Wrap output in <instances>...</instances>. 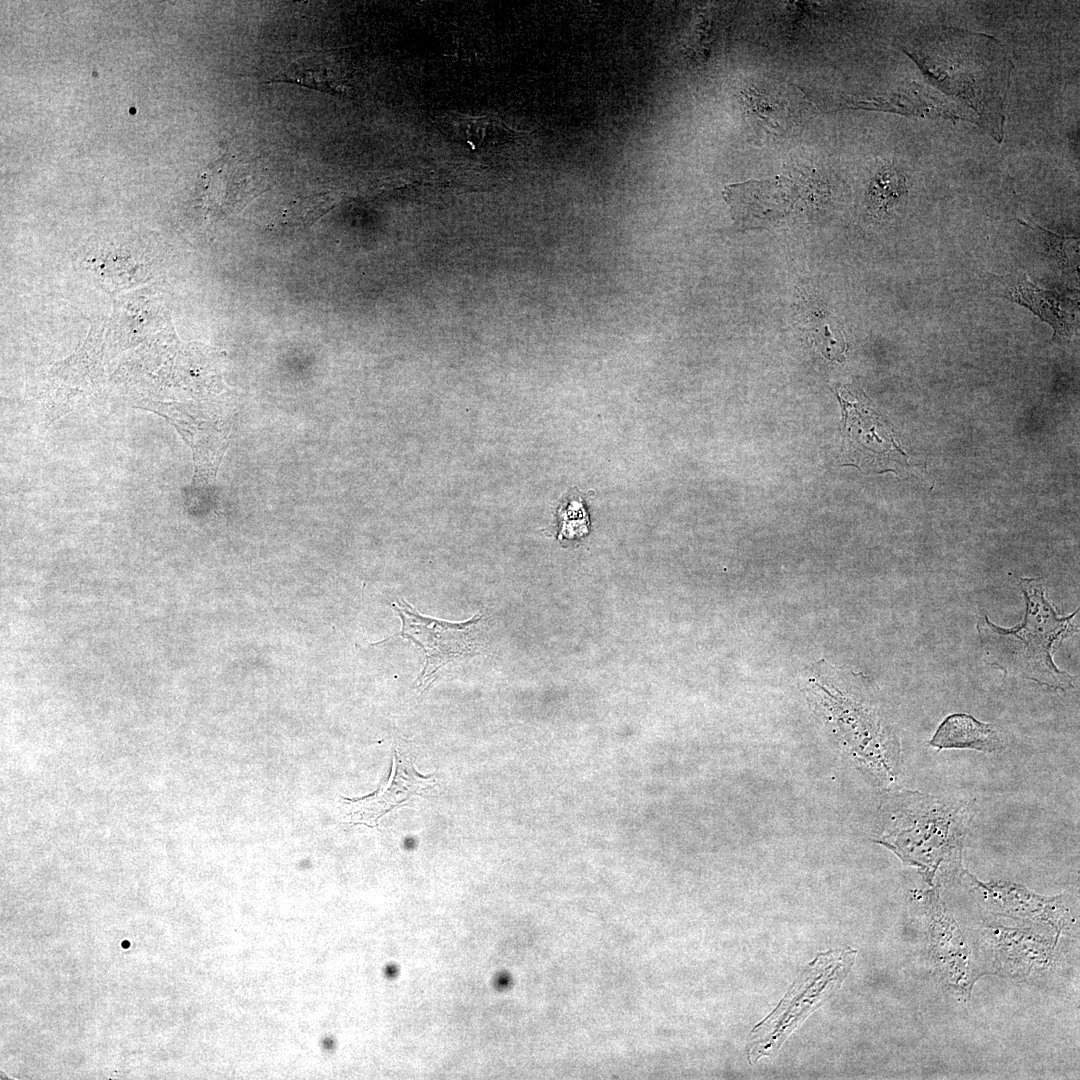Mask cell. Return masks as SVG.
I'll return each instance as SVG.
<instances>
[{
	"label": "cell",
	"instance_id": "cell-1",
	"mask_svg": "<svg viewBox=\"0 0 1080 1080\" xmlns=\"http://www.w3.org/2000/svg\"><path fill=\"white\" fill-rule=\"evenodd\" d=\"M877 843L932 878L961 857L972 810L968 802L918 790H897L884 801Z\"/></svg>",
	"mask_w": 1080,
	"mask_h": 1080
},
{
	"label": "cell",
	"instance_id": "cell-2",
	"mask_svg": "<svg viewBox=\"0 0 1080 1080\" xmlns=\"http://www.w3.org/2000/svg\"><path fill=\"white\" fill-rule=\"evenodd\" d=\"M1026 610L1020 624L1007 629L994 625L985 615L978 624L986 662L1005 675L1021 676L1059 691L1074 686L1075 678L1061 671L1052 659L1053 648L1075 631L1078 611L1060 617L1046 598L1040 578H1021Z\"/></svg>",
	"mask_w": 1080,
	"mask_h": 1080
},
{
	"label": "cell",
	"instance_id": "cell-3",
	"mask_svg": "<svg viewBox=\"0 0 1080 1080\" xmlns=\"http://www.w3.org/2000/svg\"><path fill=\"white\" fill-rule=\"evenodd\" d=\"M827 701L831 721L852 757L881 781L895 782L900 773V743L878 712L843 695Z\"/></svg>",
	"mask_w": 1080,
	"mask_h": 1080
},
{
	"label": "cell",
	"instance_id": "cell-4",
	"mask_svg": "<svg viewBox=\"0 0 1080 1080\" xmlns=\"http://www.w3.org/2000/svg\"><path fill=\"white\" fill-rule=\"evenodd\" d=\"M392 607L401 619V631L372 645L396 636L416 644L424 653V665L416 679L419 688H428L438 677L439 670L448 663L478 653L482 615L476 614L462 622H448L421 615L405 601H397Z\"/></svg>",
	"mask_w": 1080,
	"mask_h": 1080
},
{
	"label": "cell",
	"instance_id": "cell-5",
	"mask_svg": "<svg viewBox=\"0 0 1080 1080\" xmlns=\"http://www.w3.org/2000/svg\"><path fill=\"white\" fill-rule=\"evenodd\" d=\"M138 406L165 418L191 447L195 463L194 486L211 484L228 444L230 425L223 413L208 403L144 400Z\"/></svg>",
	"mask_w": 1080,
	"mask_h": 1080
},
{
	"label": "cell",
	"instance_id": "cell-6",
	"mask_svg": "<svg viewBox=\"0 0 1080 1080\" xmlns=\"http://www.w3.org/2000/svg\"><path fill=\"white\" fill-rule=\"evenodd\" d=\"M432 787L431 776L425 777L398 753L394 755L389 779L371 795L342 798L343 817L351 824L376 826L382 816L407 803Z\"/></svg>",
	"mask_w": 1080,
	"mask_h": 1080
},
{
	"label": "cell",
	"instance_id": "cell-7",
	"mask_svg": "<svg viewBox=\"0 0 1080 1080\" xmlns=\"http://www.w3.org/2000/svg\"><path fill=\"white\" fill-rule=\"evenodd\" d=\"M1005 296L1028 307L1054 329L1053 339L1069 338L1074 328L1077 303L1065 294L1041 289L1032 284L1024 273L1001 276Z\"/></svg>",
	"mask_w": 1080,
	"mask_h": 1080
},
{
	"label": "cell",
	"instance_id": "cell-8",
	"mask_svg": "<svg viewBox=\"0 0 1080 1080\" xmlns=\"http://www.w3.org/2000/svg\"><path fill=\"white\" fill-rule=\"evenodd\" d=\"M341 57L336 50L305 53L289 62L269 81L296 83L325 93L344 89Z\"/></svg>",
	"mask_w": 1080,
	"mask_h": 1080
},
{
	"label": "cell",
	"instance_id": "cell-9",
	"mask_svg": "<svg viewBox=\"0 0 1080 1080\" xmlns=\"http://www.w3.org/2000/svg\"><path fill=\"white\" fill-rule=\"evenodd\" d=\"M929 744L938 750L970 749L983 753H998L1005 748L1003 739L991 724L965 713L947 716Z\"/></svg>",
	"mask_w": 1080,
	"mask_h": 1080
},
{
	"label": "cell",
	"instance_id": "cell-10",
	"mask_svg": "<svg viewBox=\"0 0 1080 1080\" xmlns=\"http://www.w3.org/2000/svg\"><path fill=\"white\" fill-rule=\"evenodd\" d=\"M459 128L473 148L501 145L513 137V132L496 118H462Z\"/></svg>",
	"mask_w": 1080,
	"mask_h": 1080
},
{
	"label": "cell",
	"instance_id": "cell-11",
	"mask_svg": "<svg viewBox=\"0 0 1080 1080\" xmlns=\"http://www.w3.org/2000/svg\"><path fill=\"white\" fill-rule=\"evenodd\" d=\"M906 192V179L904 175L893 167L881 169L876 175L870 189V201L872 207L877 210H886L890 204L897 201Z\"/></svg>",
	"mask_w": 1080,
	"mask_h": 1080
},
{
	"label": "cell",
	"instance_id": "cell-12",
	"mask_svg": "<svg viewBox=\"0 0 1080 1080\" xmlns=\"http://www.w3.org/2000/svg\"><path fill=\"white\" fill-rule=\"evenodd\" d=\"M1018 220L1034 232L1042 246L1045 256L1049 260L1058 266L1060 270H1067V268H1069L1070 264L1067 244L1072 241H1077L1078 238L1075 236L1059 235L1033 222H1025L1023 219Z\"/></svg>",
	"mask_w": 1080,
	"mask_h": 1080
},
{
	"label": "cell",
	"instance_id": "cell-13",
	"mask_svg": "<svg viewBox=\"0 0 1080 1080\" xmlns=\"http://www.w3.org/2000/svg\"><path fill=\"white\" fill-rule=\"evenodd\" d=\"M123 946L127 947V946H128V942H125V943H123Z\"/></svg>",
	"mask_w": 1080,
	"mask_h": 1080
}]
</instances>
